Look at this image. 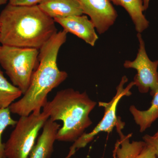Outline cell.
Wrapping results in <instances>:
<instances>
[{"mask_svg":"<svg viewBox=\"0 0 158 158\" xmlns=\"http://www.w3.org/2000/svg\"><path fill=\"white\" fill-rule=\"evenodd\" d=\"M9 2V0H0V7L3 5H6Z\"/></svg>","mask_w":158,"mask_h":158,"instance_id":"20","label":"cell"},{"mask_svg":"<svg viewBox=\"0 0 158 158\" xmlns=\"http://www.w3.org/2000/svg\"><path fill=\"white\" fill-rule=\"evenodd\" d=\"M1 45H0V47H1Z\"/></svg>","mask_w":158,"mask_h":158,"instance_id":"22","label":"cell"},{"mask_svg":"<svg viewBox=\"0 0 158 158\" xmlns=\"http://www.w3.org/2000/svg\"><path fill=\"white\" fill-rule=\"evenodd\" d=\"M68 33L60 31L39 50V63L31 78L30 86L23 97L9 106L10 112L20 116L40 113L48 102V94L67 79L68 74L60 70L58 54L66 42Z\"/></svg>","mask_w":158,"mask_h":158,"instance_id":"2","label":"cell"},{"mask_svg":"<svg viewBox=\"0 0 158 158\" xmlns=\"http://www.w3.org/2000/svg\"><path fill=\"white\" fill-rule=\"evenodd\" d=\"M143 141L149 144L154 149L156 156L158 158V135L151 136L146 135L142 138Z\"/></svg>","mask_w":158,"mask_h":158,"instance_id":"17","label":"cell"},{"mask_svg":"<svg viewBox=\"0 0 158 158\" xmlns=\"http://www.w3.org/2000/svg\"><path fill=\"white\" fill-rule=\"evenodd\" d=\"M139 48L136 59L133 61L126 60L123 64L126 68L135 69L137 73L133 82L141 93H147L150 90L153 96L158 91V61H152L148 56L145 43L140 33L137 34Z\"/></svg>","mask_w":158,"mask_h":158,"instance_id":"7","label":"cell"},{"mask_svg":"<svg viewBox=\"0 0 158 158\" xmlns=\"http://www.w3.org/2000/svg\"><path fill=\"white\" fill-rule=\"evenodd\" d=\"M83 13L90 17L100 34L108 31L116 21L117 12L111 0H78Z\"/></svg>","mask_w":158,"mask_h":158,"instance_id":"8","label":"cell"},{"mask_svg":"<svg viewBox=\"0 0 158 158\" xmlns=\"http://www.w3.org/2000/svg\"><path fill=\"white\" fill-rule=\"evenodd\" d=\"M39 55V50L36 48L1 46L0 65L23 94L30 86Z\"/></svg>","mask_w":158,"mask_h":158,"instance_id":"4","label":"cell"},{"mask_svg":"<svg viewBox=\"0 0 158 158\" xmlns=\"http://www.w3.org/2000/svg\"><path fill=\"white\" fill-rule=\"evenodd\" d=\"M54 20L67 33L76 35L91 46L95 45L98 39L93 23L86 15H73Z\"/></svg>","mask_w":158,"mask_h":158,"instance_id":"10","label":"cell"},{"mask_svg":"<svg viewBox=\"0 0 158 158\" xmlns=\"http://www.w3.org/2000/svg\"><path fill=\"white\" fill-rule=\"evenodd\" d=\"M49 116L43 111L20 117L8 141L5 143L7 158H28L36 144L40 130Z\"/></svg>","mask_w":158,"mask_h":158,"instance_id":"5","label":"cell"},{"mask_svg":"<svg viewBox=\"0 0 158 158\" xmlns=\"http://www.w3.org/2000/svg\"><path fill=\"white\" fill-rule=\"evenodd\" d=\"M123 126L116 127L119 138L113 151V158H156L155 152L152 146L143 141H130L132 134L125 135Z\"/></svg>","mask_w":158,"mask_h":158,"instance_id":"9","label":"cell"},{"mask_svg":"<svg viewBox=\"0 0 158 158\" xmlns=\"http://www.w3.org/2000/svg\"><path fill=\"white\" fill-rule=\"evenodd\" d=\"M38 6L53 19L84 14L78 0H43Z\"/></svg>","mask_w":158,"mask_h":158,"instance_id":"12","label":"cell"},{"mask_svg":"<svg viewBox=\"0 0 158 158\" xmlns=\"http://www.w3.org/2000/svg\"><path fill=\"white\" fill-rule=\"evenodd\" d=\"M129 110L136 124L140 127V132H143L158 118V91L153 96L151 106L147 110L141 111L132 105Z\"/></svg>","mask_w":158,"mask_h":158,"instance_id":"14","label":"cell"},{"mask_svg":"<svg viewBox=\"0 0 158 158\" xmlns=\"http://www.w3.org/2000/svg\"><path fill=\"white\" fill-rule=\"evenodd\" d=\"M150 0H143V9L144 11L147 10L149 6V2Z\"/></svg>","mask_w":158,"mask_h":158,"instance_id":"19","label":"cell"},{"mask_svg":"<svg viewBox=\"0 0 158 158\" xmlns=\"http://www.w3.org/2000/svg\"><path fill=\"white\" fill-rule=\"evenodd\" d=\"M61 125L49 118L43 127L38 138L28 158H50L54 151L57 132Z\"/></svg>","mask_w":158,"mask_h":158,"instance_id":"11","label":"cell"},{"mask_svg":"<svg viewBox=\"0 0 158 158\" xmlns=\"http://www.w3.org/2000/svg\"><path fill=\"white\" fill-rule=\"evenodd\" d=\"M55 23L38 5L9 3L0 13V44L40 50L58 32Z\"/></svg>","mask_w":158,"mask_h":158,"instance_id":"1","label":"cell"},{"mask_svg":"<svg viewBox=\"0 0 158 158\" xmlns=\"http://www.w3.org/2000/svg\"><path fill=\"white\" fill-rule=\"evenodd\" d=\"M23 94L19 88L9 82L0 68V109H6Z\"/></svg>","mask_w":158,"mask_h":158,"instance_id":"15","label":"cell"},{"mask_svg":"<svg viewBox=\"0 0 158 158\" xmlns=\"http://www.w3.org/2000/svg\"><path fill=\"white\" fill-rule=\"evenodd\" d=\"M156 158H158L156 157Z\"/></svg>","mask_w":158,"mask_h":158,"instance_id":"23","label":"cell"},{"mask_svg":"<svg viewBox=\"0 0 158 158\" xmlns=\"http://www.w3.org/2000/svg\"><path fill=\"white\" fill-rule=\"evenodd\" d=\"M128 81L126 76L122 78L119 85L116 88V92L110 102H100L99 106L104 109V115L101 120L91 132L85 133L74 142L73 144L69 148L68 155L65 158H70L80 148L87 146L93 141L94 137L99 133L104 132L108 133L112 132L114 127L119 125H125V123L122 121L121 118L116 115L117 106L121 99L124 96H129L132 94L131 90L135 83L132 81L124 88L125 84Z\"/></svg>","mask_w":158,"mask_h":158,"instance_id":"6","label":"cell"},{"mask_svg":"<svg viewBox=\"0 0 158 158\" xmlns=\"http://www.w3.org/2000/svg\"><path fill=\"white\" fill-rule=\"evenodd\" d=\"M43 0H9V4L15 6H31L38 5Z\"/></svg>","mask_w":158,"mask_h":158,"instance_id":"18","label":"cell"},{"mask_svg":"<svg viewBox=\"0 0 158 158\" xmlns=\"http://www.w3.org/2000/svg\"><path fill=\"white\" fill-rule=\"evenodd\" d=\"M9 108L0 109V158H7L5 153V143H3L2 137L4 131L8 127L15 126L17 121L11 116Z\"/></svg>","mask_w":158,"mask_h":158,"instance_id":"16","label":"cell"},{"mask_svg":"<svg viewBox=\"0 0 158 158\" xmlns=\"http://www.w3.org/2000/svg\"><path fill=\"white\" fill-rule=\"evenodd\" d=\"M96 105L86 91L80 92L69 88L57 92L42 111L52 121L62 122L63 125L57 132V141L74 142L93 123L89 115Z\"/></svg>","mask_w":158,"mask_h":158,"instance_id":"3","label":"cell"},{"mask_svg":"<svg viewBox=\"0 0 158 158\" xmlns=\"http://www.w3.org/2000/svg\"><path fill=\"white\" fill-rule=\"evenodd\" d=\"M115 5L121 6L128 12L135 24L136 31L141 34L149 27V23L143 12V0H111Z\"/></svg>","mask_w":158,"mask_h":158,"instance_id":"13","label":"cell"},{"mask_svg":"<svg viewBox=\"0 0 158 158\" xmlns=\"http://www.w3.org/2000/svg\"><path fill=\"white\" fill-rule=\"evenodd\" d=\"M155 135H158V131H157V132L155 134Z\"/></svg>","mask_w":158,"mask_h":158,"instance_id":"21","label":"cell"}]
</instances>
